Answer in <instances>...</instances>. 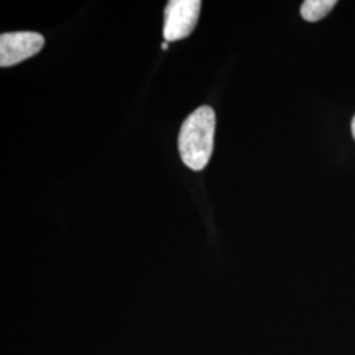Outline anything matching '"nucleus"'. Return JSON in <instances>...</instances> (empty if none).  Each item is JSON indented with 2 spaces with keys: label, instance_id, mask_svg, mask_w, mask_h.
<instances>
[{
  "label": "nucleus",
  "instance_id": "1",
  "mask_svg": "<svg viewBox=\"0 0 355 355\" xmlns=\"http://www.w3.org/2000/svg\"><path fill=\"white\" fill-rule=\"evenodd\" d=\"M215 111L203 105L193 111L182 124L178 149L183 164L193 171H202L214 153Z\"/></svg>",
  "mask_w": 355,
  "mask_h": 355
},
{
  "label": "nucleus",
  "instance_id": "2",
  "mask_svg": "<svg viewBox=\"0 0 355 355\" xmlns=\"http://www.w3.org/2000/svg\"><path fill=\"white\" fill-rule=\"evenodd\" d=\"M202 1L199 0H171L165 10L164 37L166 42L189 37L198 24Z\"/></svg>",
  "mask_w": 355,
  "mask_h": 355
},
{
  "label": "nucleus",
  "instance_id": "3",
  "mask_svg": "<svg viewBox=\"0 0 355 355\" xmlns=\"http://www.w3.org/2000/svg\"><path fill=\"white\" fill-rule=\"evenodd\" d=\"M45 40L35 32H15L0 36V66L10 67L36 55Z\"/></svg>",
  "mask_w": 355,
  "mask_h": 355
},
{
  "label": "nucleus",
  "instance_id": "4",
  "mask_svg": "<svg viewBox=\"0 0 355 355\" xmlns=\"http://www.w3.org/2000/svg\"><path fill=\"white\" fill-rule=\"evenodd\" d=\"M336 0H305L300 13L306 21L315 23L322 20L336 7Z\"/></svg>",
  "mask_w": 355,
  "mask_h": 355
},
{
  "label": "nucleus",
  "instance_id": "5",
  "mask_svg": "<svg viewBox=\"0 0 355 355\" xmlns=\"http://www.w3.org/2000/svg\"><path fill=\"white\" fill-rule=\"evenodd\" d=\"M352 133H353V137H354L355 140V116L353 121H352Z\"/></svg>",
  "mask_w": 355,
  "mask_h": 355
},
{
  "label": "nucleus",
  "instance_id": "6",
  "mask_svg": "<svg viewBox=\"0 0 355 355\" xmlns=\"http://www.w3.org/2000/svg\"><path fill=\"white\" fill-rule=\"evenodd\" d=\"M167 48H168V44H167V42H164V44H162V49H164V51H167Z\"/></svg>",
  "mask_w": 355,
  "mask_h": 355
}]
</instances>
